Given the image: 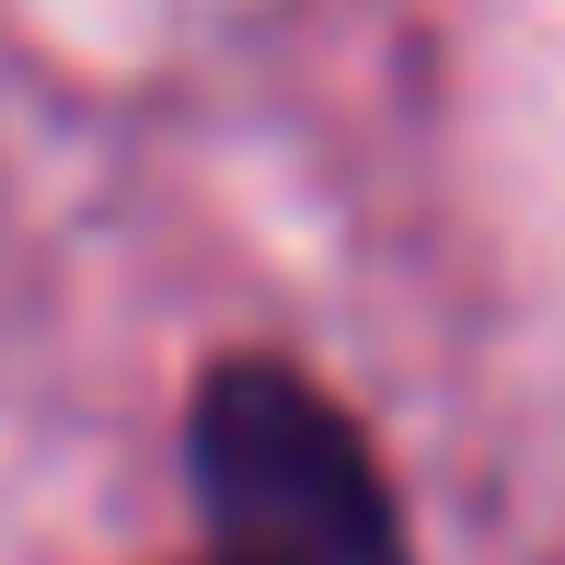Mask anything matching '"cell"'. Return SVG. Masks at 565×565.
<instances>
[{
	"label": "cell",
	"instance_id": "1",
	"mask_svg": "<svg viewBox=\"0 0 565 565\" xmlns=\"http://www.w3.org/2000/svg\"><path fill=\"white\" fill-rule=\"evenodd\" d=\"M196 565H416L393 461L300 358L231 347L185 381Z\"/></svg>",
	"mask_w": 565,
	"mask_h": 565
}]
</instances>
